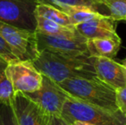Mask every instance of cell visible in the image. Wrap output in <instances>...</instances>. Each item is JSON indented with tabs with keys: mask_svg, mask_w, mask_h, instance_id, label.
<instances>
[{
	"mask_svg": "<svg viewBox=\"0 0 126 125\" xmlns=\"http://www.w3.org/2000/svg\"><path fill=\"white\" fill-rule=\"evenodd\" d=\"M120 63L123 65L124 69H125V72H126V58H125L124 60H122V63Z\"/></svg>",
	"mask_w": 126,
	"mask_h": 125,
	"instance_id": "cell-24",
	"label": "cell"
},
{
	"mask_svg": "<svg viewBox=\"0 0 126 125\" xmlns=\"http://www.w3.org/2000/svg\"><path fill=\"white\" fill-rule=\"evenodd\" d=\"M0 125H18L11 104L0 102Z\"/></svg>",
	"mask_w": 126,
	"mask_h": 125,
	"instance_id": "cell-19",
	"label": "cell"
},
{
	"mask_svg": "<svg viewBox=\"0 0 126 125\" xmlns=\"http://www.w3.org/2000/svg\"><path fill=\"white\" fill-rule=\"evenodd\" d=\"M9 62L0 56V102L11 104L15 92L6 74Z\"/></svg>",
	"mask_w": 126,
	"mask_h": 125,
	"instance_id": "cell-17",
	"label": "cell"
},
{
	"mask_svg": "<svg viewBox=\"0 0 126 125\" xmlns=\"http://www.w3.org/2000/svg\"><path fill=\"white\" fill-rule=\"evenodd\" d=\"M39 3L52 6L58 10H62L64 7L84 5L98 12V6L94 0H37Z\"/></svg>",
	"mask_w": 126,
	"mask_h": 125,
	"instance_id": "cell-18",
	"label": "cell"
},
{
	"mask_svg": "<svg viewBox=\"0 0 126 125\" xmlns=\"http://www.w3.org/2000/svg\"><path fill=\"white\" fill-rule=\"evenodd\" d=\"M60 10L70 17V21L75 27L78 24L84 23V22L94 20V19L105 17V15H101L93 9L88 6H84V5L64 7Z\"/></svg>",
	"mask_w": 126,
	"mask_h": 125,
	"instance_id": "cell-14",
	"label": "cell"
},
{
	"mask_svg": "<svg viewBox=\"0 0 126 125\" xmlns=\"http://www.w3.org/2000/svg\"><path fill=\"white\" fill-rule=\"evenodd\" d=\"M35 14L38 16H41L43 18H46L47 20L52 21L63 27L70 28H75V26L70 21V17L63 13V11L58 10L50 5L42 4L39 3L36 7Z\"/></svg>",
	"mask_w": 126,
	"mask_h": 125,
	"instance_id": "cell-15",
	"label": "cell"
},
{
	"mask_svg": "<svg viewBox=\"0 0 126 125\" xmlns=\"http://www.w3.org/2000/svg\"><path fill=\"white\" fill-rule=\"evenodd\" d=\"M48 125H69L60 116H49Z\"/></svg>",
	"mask_w": 126,
	"mask_h": 125,
	"instance_id": "cell-22",
	"label": "cell"
},
{
	"mask_svg": "<svg viewBox=\"0 0 126 125\" xmlns=\"http://www.w3.org/2000/svg\"><path fill=\"white\" fill-rule=\"evenodd\" d=\"M60 117L69 125L83 122L92 125H126V115L120 111L92 105L68 96L63 104Z\"/></svg>",
	"mask_w": 126,
	"mask_h": 125,
	"instance_id": "cell-3",
	"label": "cell"
},
{
	"mask_svg": "<svg viewBox=\"0 0 126 125\" xmlns=\"http://www.w3.org/2000/svg\"><path fill=\"white\" fill-rule=\"evenodd\" d=\"M35 36L39 52L47 50L71 57H90L87 47V40L82 36L70 38L40 33H35Z\"/></svg>",
	"mask_w": 126,
	"mask_h": 125,
	"instance_id": "cell-8",
	"label": "cell"
},
{
	"mask_svg": "<svg viewBox=\"0 0 126 125\" xmlns=\"http://www.w3.org/2000/svg\"><path fill=\"white\" fill-rule=\"evenodd\" d=\"M100 9L104 7L106 15L111 18L113 22L125 21L126 22V0H94Z\"/></svg>",
	"mask_w": 126,
	"mask_h": 125,
	"instance_id": "cell-16",
	"label": "cell"
},
{
	"mask_svg": "<svg viewBox=\"0 0 126 125\" xmlns=\"http://www.w3.org/2000/svg\"><path fill=\"white\" fill-rule=\"evenodd\" d=\"M0 56L3 57L4 59H6L9 63L17 60L15 57V56L13 55L9 45L5 43V41L3 40L1 36H0Z\"/></svg>",
	"mask_w": 126,
	"mask_h": 125,
	"instance_id": "cell-21",
	"label": "cell"
},
{
	"mask_svg": "<svg viewBox=\"0 0 126 125\" xmlns=\"http://www.w3.org/2000/svg\"><path fill=\"white\" fill-rule=\"evenodd\" d=\"M32 63L41 75L56 83L73 77L97 78L91 57H71L44 50Z\"/></svg>",
	"mask_w": 126,
	"mask_h": 125,
	"instance_id": "cell-1",
	"label": "cell"
},
{
	"mask_svg": "<svg viewBox=\"0 0 126 125\" xmlns=\"http://www.w3.org/2000/svg\"><path fill=\"white\" fill-rule=\"evenodd\" d=\"M80 35L86 40L103 38H119L116 31V24L111 18L105 16L94 19L75 27Z\"/></svg>",
	"mask_w": 126,
	"mask_h": 125,
	"instance_id": "cell-11",
	"label": "cell"
},
{
	"mask_svg": "<svg viewBox=\"0 0 126 125\" xmlns=\"http://www.w3.org/2000/svg\"><path fill=\"white\" fill-rule=\"evenodd\" d=\"M121 38H103L87 40L90 57H103L113 59L121 47Z\"/></svg>",
	"mask_w": 126,
	"mask_h": 125,
	"instance_id": "cell-12",
	"label": "cell"
},
{
	"mask_svg": "<svg viewBox=\"0 0 126 125\" xmlns=\"http://www.w3.org/2000/svg\"><path fill=\"white\" fill-rule=\"evenodd\" d=\"M37 0H0V22L35 33Z\"/></svg>",
	"mask_w": 126,
	"mask_h": 125,
	"instance_id": "cell-4",
	"label": "cell"
},
{
	"mask_svg": "<svg viewBox=\"0 0 126 125\" xmlns=\"http://www.w3.org/2000/svg\"><path fill=\"white\" fill-rule=\"evenodd\" d=\"M70 125H92V124H87V123H83V122H74Z\"/></svg>",
	"mask_w": 126,
	"mask_h": 125,
	"instance_id": "cell-23",
	"label": "cell"
},
{
	"mask_svg": "<svg viewBox=\"0 0 126 125\" xmlns=\"http://www.w3.org/2000/svg\"><path fill=\"white\" fill-rule=\"evenodd\" d=\"M57 84L69 96L77 100L113 111H119L116 104L115 89L98 78L73 77Z\"/></svg>",
	"mask_w": 126,
	"mask_h": 125,
	"instance_id": "cell-2",
	"label": "cell"
},
{
	"mask_svg": "<svg viewBox=\"0 0 126 125\" xmlns=\"http://www.w3.org/2000/svg\"><path fill=\"white\" fill-rule=\"evenodd\" d=\"M6 74L15 93L28 94L38 91L42 84V75L29 61L9 63Z\"/></svg>",
	"mask_w": 126,
	"mask_h": 125,
	"instance_id": "cell-7",
	"label": "cell"
},
{
	"mask_svg": "<svg viewBox=\"0 0 126 125\" xmlns=\"http://www.w3.org/2000/svg\"><path fill=\"white\" fill-rule=\"evenodd\" d=\"M116 104L118 109L126 115V86L115 90Z\"/></svg>",
	"mask_w": 126,
	"mask_h": 125,
	"instance_id": "cell-20",
	"label": "cell"
},
{
	"mask_svg": "<svg viewBox=\"0 0 126 125\" xmlns=\"http://www.w3.org/2000/svg\"><path fill=\"white\" fill-rule=\"evenodd\" d=\"M91 57L99 80L115 90L126 86V72L121 63L107 57Z\"/></svg>",
	"mask_w": 126,
	"mask_h": 125,
	"instance_id": "cell-10",
	"label": "cell"
},
{
	"mask_svg": "<svg viewBox=\"0 0 126 125\" xmlns=\"http://www.w3.org/2000/svg\"><path fill=\"white\" fill-rule=\"evenodd\" d=\"M11 106L18 125H48L49 115L22 93H15Z\"/></svg>",
	"mask_w": 126,
	"mask_h": 125,
	"instance_id": "cell-9",
	"label": "cell"
},
{
	"mask_svg": "<svg viewBox=\"0 0 126 125\" xmlns=\"http://www.w3.org/2000/svg\"><path fill=\"white\" fill-rule=\"evenodd\" d=\"M36 22L37 25L35 33H40L47 35H54V36L70 37V38L81 36L77 33L76 28L63 27L52 21L47 20L41 16L36 15Z\"/></svg>",
	"mask_w": 126,
	"mask_h": 125,
	"instance_id": "cell-13",
	"label": "cell"
},
{
	"mask_svg": "<svg viewBox=\"0 0 126 125\" xmlns=\"http://www.w3.org/2000/svg\"><path fill=\"white\" fill-rule=\"evenodd\" d=\"M0 36L18 61L33 62L39 52L35 33L12 27L0 22Z\"/></svg>",
	"mask_w": 126,
	"mask_h": 125,
	"instance_id": "cell-5",
	"label": "cell"
},
{
	"mask_svg": "<svg viewBox=\"0 0 126 125\" xmlns=\"http://www.w3.org/2000/svg\"><path fill=\"white\" fill-rule=\"evenodd\" d=\"M49 116H60L69 95L50 78L42 75V84L38 91L24 94Z\"/></svg>",
	"mask_w": 126,
	"mask_h": 125,
	"instance_id": "cell-6",
	"label": "cell"
}]
</instances>
